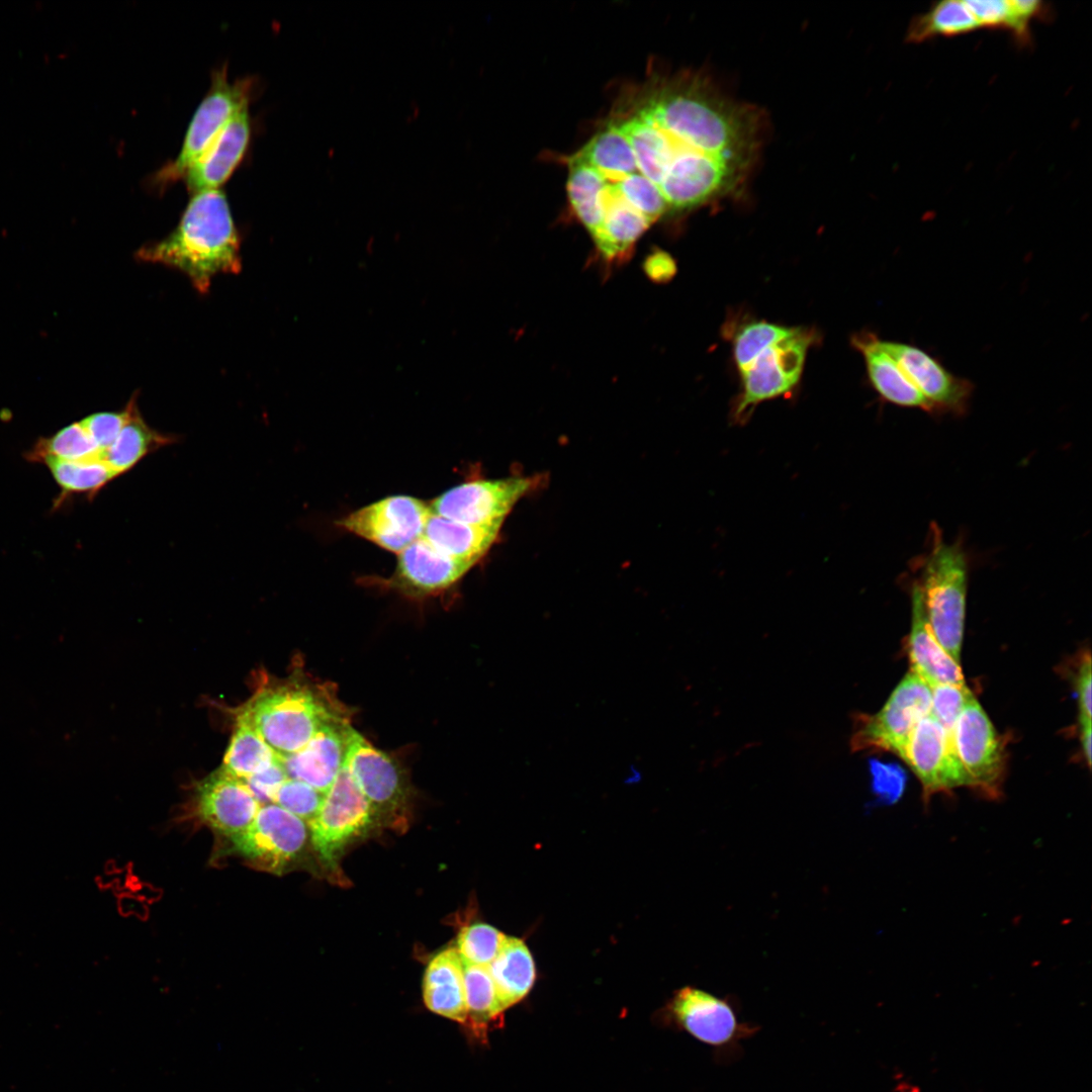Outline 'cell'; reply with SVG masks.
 Returning a JSON list of instances; mask_svg holds the SVG:
<instances>
[{"label":"cell","mask_w":1092,"mask_h":1092,"mask_svg":"<svg viewBox=\"0 0 1092 1092\" xmlns=\"http://www.w3.org/2000/svg\"><path fill=\"white\" fill-rule=\"evenodd\" d=\"M425 502L410 495H391L369 504L337 521V526L398 554L423 536L431 516Z\"/></svg>","instance_id":"obj_11"},{"label":"cell","mask_w":1092,"mask_h":1092,"mask_svg":"<svg viewBox=\"0 0 1092 1092\" xmlns=\"http://www.w3.org/2000/svg\"><path fill=\"white\" fill-rule=\"evenodd\" d=\"M280 756L264 741L249 722L238 715L237 725L221 767L229 774L242 779L258 774L276 761Z\"/></svg>","instance_id":"obj_31"},{"label":"cell","mask_w":1092,"mask_h":1092,"mask_svg":"<svg viewBox=\"0 0 1092 1092\" xmlns=\"http://www.w3.org/2000/svg\"><path fill=\"white\" fill-rule=\"evenodd\" d=\"M644 267L647 275L657 282L669 280L675 272L672 258L661 251L652 253L645 261Z\"/></svg>","instance_id":"obj_45"},{"label":"cell","mask_w":1092,"mask_h":1092,"mask_svg":"<svg viewBox=\"0 0 1092 1092\" xmlns=\"http://www.w3.org/2000/svg\"><path fill=\"white\" fill-rule=\"evenodd\" d=\"M931 690L913 672L907 673L874 715H857L851 749L886 750L899 757L920 719L930 713Z\"/></svg>","instance_id":"obj_8"},{"label":"cell","mask_w":1092,"mask_h":1092,"mask_svg":"<svg viewBox=\"0 0 1092 1092\" xmlns=\"http://www.w3.org/2000/svg\"><path fill=\"white\" fill-rule=\"evenodd\" d=\"M966 4L980 28L1005 29L1008 0H968Z\"/></svg>","instance_id":"obj_43"},{"label":"cell","mask_w":1092,"mask_h":1092,"mask_svg":"<svg viewBox=\"0 0 1092 1092\" xmlns=\"http://www.w3.org/2000/svg\"><path fill=\"white\" fill-rule=\"evenodd\" d=\"M535 484L528 477L476 479L458 484L429 504L432 514L471 525L504 522Z\"/></svg>","instance_id":"obj_12"},{"label":"cell","mask_w":1092,"mask_h":1092,"mask_svg":"<svg viewBox=\"0 0 1092 1092\" xmlns=\"http://www.w3.org/2000/svg\"><path fill=\"white\" fill-rule=\"evenodd\" d=\"M136 256L180 271L200 293L209 290L217 274L240 272L241 239L224 192L193 193L175 230L142 247Z\"/></svg>","instance_id":"obj_1"},{"label":"cell","mask_w":1092,"mask_h":1092,"mask_svg":"<svg viewBox=\"0 0 1092 1092\" xmlns=\"http://www.w3.org/2000/svg\"><path fill=\"white\" fill-rule=\"evenodd\" d=\"M872 790L880 804L892 805L904 793L906 786L905 771L893 763H883L877 759L870 761Z\"/></svg>","instance_id":"obj_41"},{"label":"cell","mask_w":1092,"mask_h":1092,"mask_svg":"<svg viewBox=\"0 0 1092 1092\" xmlns=\"http://www.w3.org/2000/svg\"><path fill=\"white\" fill-rule=\"evenodd\" d=\"M1045 16H1050V8L1041 1L1008 0L1005 30L1012 34L1019 46L1026 47L1031 41V21Z\"/></svg>","instance_id":"obj_40"},{"label":"cell","mask_w":1092,"mask_h":1092,"mask_svg":"<svg viewBox=\"0 0 1092 1092\" xmlns=\"http://www.w3.org/2000/svg\"><path fill=\"white\" fill-rule=\"evenodd\" d=\"M1091 726L1080 727V740L1082 751L1088 766L1091 765Z\"/></svg>","instance_id":"obj_46"},{"label":"cell","mask_w":1092,"mask_h":1092,"mask_svg":"<svg viewBox=\"0 0 1092 1092\" xmlns=\"http://www.w3.org/2000/svg\"><path fill=\"white\" fill-rule=\"evenodd\" d=\"M344 766L368 801L377 826L404 830L411 789L396 761L351 729Z\"/></svg>","instance_id":"obj_4"},{"label":"cell","mask_w":1092,"mask_h":1092,"mask_svg":"<svg viewBox=\"0 0 1092 1092\" xmlns=\"http://www.w3.org/2000/svg\"><path fill=\"white\" fill-rule=\"evenodd\" d=\"M239 715L280 757L300 750L323 728L351 722L332 684L299 675L263 688Z\"/></svg>","instance_id":"obj_2"},{"label":"cell","mask_w":1092,"mask_h":1092,"mask_svg":"<svg viewBox=\"0 0 1092 1092\" xmlns=\"http://www.w3.org/2000/svg\"><path fill=\"white\" fill-rule=\"evenodd\" d=\"M374 826L377 825L368 801L343 764L324 794L315 816L307 823L318 858L327 869L337 870L346 847Z\"/></svg>","instance_id":"obj_5"},{"label":"cell","mask_w":1092,"mask_h":1092,"mask_svg":"<svg viewBox=\"0 0 1092 1092\" xmlns=\"http://www.w3.org/2000/svg\"><path fill=\"white\" fill-rule=\"evenodd\" d=\"M396 555L395 571L387 584L414 597L449 588L474 565L440 552L423 536Z\"/></svg>","instance_id":"obj_16"},{"label":"cell","mask_w":1092,"mask_h":1092,"mask_svg":"<svg viewBox=\"0 0 1092 1092\" xmlns=\"http://www.w3.org/2000/svg\"><path fill=\"white\" fill-rule=\"evenodd\" d=\"M794 330L768 322H752L740 328L733 339V357L740 373L745 371L765 349Z\"/></svg>","instance_id":"obj_34"},{"label":"cell","mask_w":1092,"mask_h":1092,"mask_svg":"<svg viewBox=\"0 0 1092 1092\" xmlns=\"http://www.w3.org/2000/svg\"><path fill=\"white\" fill-rule=\"evenodd\" d=\"M423 998L430 1011L462 1025L465 1023L463 961L455 946L443 949L428 964L423 979Z\"/></svg>","instance_id":"obj_22"},{"label":"cell","mask_w":1092,"mask_h":1092,"mask_svg":"<svg viewBox=\"0 0 1092 1092\" xmlns=\"http://www.w3.org/2000/svg\"><path fill=\"white\" fill-rule=\"evenodd\" d=\"M930 690V714L952 737L954 724L973 694L966 685L939 684Z\"/></svg>","instance_id":"obj_38"},{"label":"cell","mask_w":1092,"mask_h":1092,"mask_svg":"<svg viewBox=\"0 0 1092 1092\" xmlns=\"http://www.w3.org/2000/svg\"><path fill=\"white\" fill-rule=\"evenodd\" d=\"M488 969L505 1010L530 992L536 978L532 954L525 942L517 937L507 936Z\"/></svg>","instance_id":"obj_26"},{"label":"cell","mask_w":1092,"mask_h":1092,"mask_svg":"<svg viewBox=\"0 0 1092 1092\" xmlns=\"http://www.w3.org/2000/svg\"><path fill=\"white\" fill-rule=\"evenodd\" d=\"M813 339L808 330L794 328L740 373L742 390L731 412L734 424L745 425L759 403L786 395L796 387Z\"/></svg>","instance_id":"obj_6"},{"label":"cell","mask_w":1092,"mask_h":1092,"mask_svg":"<svg viewBox=\"0 0 1092 1092\" xmlns=\"http://www.w3.org/2000/svg\"><path fill=\"white\" fill-rule=\"evenodd\" d=\"M675 1019L693 1036L709 1044H722L733 1036L736 1017L723 1000L700 989L685 987L671 1001Z\"/></svg>","instance_id":"obj_21"},{"label":"cell","mask_w":1092,"mask_h":1092,"mask_svg":"<svg viewBox=\"0 0 1092 1092\" xmlns=\"http://www.w3.org/2000/svg\"><path fill=\"white\" fill-rule=\"evenodd\" d=\"M177 441L175 436L151 428L133 402L129 418L114 442L101 451L100 457L116 476L130 470L144 457Z\"/></svg>","instance_id":"obj_27"},{"label":"cell","mask_w":1092,"mask_h":1092,"mask_svg":"<svg viewBox=\"0 0 1092 1092\" xmlns=\"http://www.w3.org/2000/svg\"><path fill=\"white\" fill-rule=\"evenodd\" d=\"M260 807L246 782L222 767L201 781L196 789L198 818L230 838L243 833L252 824Z\"/></svg>","instance_id":"obj_15"},{"label":"cell","mask_w":1092,"mask_h":1092,"mask_svg":"<svg viewBox=\"0 0 1092 1092\" xmlns=\"http://www.w3.org/2000/svg\"><path fill=\"white\" fill-rule=\"evenodd\" d=\"M932 632L948 655L960 663L968 587V564L959 543L944 540L931 526L930 548L916 581Z\"/></svg>","instance_id":"obj_3"},{"label":"cell","mask_w":1092,"mask_h":1092,"mask_svg":"<svg viewBox=\"0 0 1092 1092\" xmlns=\"http://www.w3.org/2000/svg\"><path fill=\"white\" fill-rule=\"evenodd\" d=\"M307 835L305 821L271 803L261 805L252 824L231 840L252 866L280 874L299 856Z\"/></svg>","instance_id":"obj_10"},{"label":"cell","mask_w":1092,"mask_h":1092,"mask_svg":"<svg viewBox=\"0 0 1092 1092\" xmlns=\"http://www.w3.org/2000/svg\"><path fill=\"white\" fill-rule=\"evenodd\" d=\"M952 742L967 777V787L985 799H1000L1006 762L1005 744L974 696L954 724Z\"/></svg>","instance_id":"obj_7"},{"label":"cell","mask_w":1092,"mask_h":1092,"mask_svg":"<svg viewBox=\"0 0 1092 1092\" xmlns=\"http://www.w3.org/2000/svg\"><path fill=\"white\" fill-rule=\"evenodd\" d=\"M852 344L862 355L870 383L882 399L897 406L935 415L933 406L883 347L882 339L864 332L855 335Z\"/></svg>","instance_id":"obj_20"},{"label":"cell","mask_w":1092,"mask_h":1092,"mask_svg":"<svg viewBox=\"0 0 1092 1092\" xmlns=\"http://www.w3.org/2000/svg\"><path fill=\"white\" fill-rule=\"evenodd\" d=\"M573 157L589 164L609 181L638 171L631 145L618 124L598 132Z\"/></svg>","instance_id":"obj_29"},{"label":"cell","mask_w":1092,"mask_h":1092,"mask_svg":"<svg viewBox=\"0 0 1092 1092\" xmlns=\"http://www.w3.org/2000/svg\"><path fill=\"white\" fill-rule=\"evenodd\" d=\"M979 28L966 1L944 0L913 17L906 31V41L916 43L936 36H957Z\"/></svg>","instance_id":"obj_30"},{"label":"cell","mask_w":1092,"mask_h":1092,"mask_svg":"<svg viewBox=\"0 0 1092 1092\" xmlns=\"http://www.w3.org/2000/svg\"><path fill=\"white\" fill-rule=\"evenodd\" d=\"M134 401L135 396H132L121 412L96 413L79 422L100 451L114 442L126 424Z\"/></svg>","instance_id":"obj_39"},{"label":"cell","mask_w":1092,"mask_h":1092,"mask_svg":"<svg viewBox=\"0 0 1092 1092\" xmlns=\"http://www.w3.org/2000/svg\"><path fill=\"white\" fill-rule=\"evenodd\" d=\"M287 778V772L279 759L245 782L260 805H265L274 803L279 788Z\"/></svg>","instance_id":"obj_42"},{"label":"cell","mask_w":1092,"mask_h":1092,"mask_svg":"<svg viewBox=\"0 0 1092 1092\" xmlns=\"http://www.w3.org/2000/svg\"><path fill=\"white\" fill-rule=\"evenodd\" d=\"M568 162V198L576 217L593 236L604 219V198L608 182L589 164L573 156Z\"/></svg>","instance_id":"obj_28"},{"label":"cell","mask_w":1092,"mask_h":1092,"mask_svg":"<svg viewBox=\"0 0 1092 1092\" xmlns=\"http://www.w3.org/2000/svg\"><path fill=\"white\" fill-rule=\"evenodd\" d=\"M251 119L248 107L239 111L222 128L209 148L185 172L192 192L219 189L241 163L250 143Z\"/></svg>","instance_id":"obj_18"},{"label":"cell","mask_w":1092,"mask_h":1092,"mask_svg":"<svg viewBox=\"0 0 1092 1092\" xmlns=\"http://www.w3.org/2000/svg\"><path fill=\"white\" fill-rule=\"evenodd\" d=\"M251 82H231L225 68L217 70L210 89L196 108L187 127L181 149L174 161L159 172L160 182L184 176L186 170L209 148L226 123L248 107Z\"/></svg>","instance_id":"obj_9"},{"label":"cell","mask_w":1092,"mask_h":1092,"mask_svg":"<svg viewBox=\"0 0 1092 1092\" xmlns=\"http://www.w3.org/2000/svg\"><path fill=\"white\" fill-rule=\"evenodd\" d=\"M883 347L933 406L935 415L962 416L975 390L974 383L950 372L936 357L904 342L882 340Z\"/></svg>","instance_id":"obj_14"},{"label":"cell","mask_w":1092,"mask_h":1092,"mask_svg":"<svg viewBox=\"0 0 1092 1092\" xmlns=\"http://www.w3.org/2000/svg\"><path fill=\"white\" fill-rule=\"evenodd\" d=\"M463 980L467 1007L463 1026L469 1035L485 1042L487 1032L492 1027L500 1026L505 1009L488 966L463 962Z\"/></svg>","instance_id":"obj_25"},{"label":"cell","mask_w":1092,"mask_h":1092,"mask_svg":"<svg viewBox=\"0 0 1092 1092\" xmlns=\"http://www.w3.org/2000/svg\"><path fill=\"white\" fill-rule=\"evenodd\" d=\"M651 222L607 185L604 219L593 238L607 260L622 259Z\"/></svg>","instance_id":"obj_24"},{"label":"cell","mask_w":1092,"mask_h":1092,"mask_svg":"<svg viewBox=\"0 0 1092 1092\" xmlns=\"http://www.w3.org/2000/svg\"><path fill=\"white\" fill-rule=\"evenodd\" d=\"M900 758L920 781L924 803L934 794L967 786L952 737L930 713L915 725Z\"/></svg>","instance_id":"obj_13"},{"label":"cell","mask_w":1092,"mask_h":1092,"mask_svg":"<svg viewBox=\"0 0 1092 1092\" xmlns=\"http://www.w3.org/2000/svg\"><path fill=\"white\" fill-rule=\"evenodd\" d=\"M503 523L471 525L431 514L423 537L440 552L475 565L496 540Z\"/></svg>","instance_id":"obj_23"},{"label":"cell","mask_w":1092,"mask_h":1092,"mask_svg":"<svg viewBox=\"0 0 1092 1092\" xmlns=\"http://www.w3.org/2000/svg\"><path fill=\"white\" fill-rule=\"evenodd\" d=\"M911 672L929 688L939 684L963 686L965 677L960 666L942 648L929 625L920 588L912 586V624L908 638Z\"/></svg>","instance_id":"obj_19"},{"label":"cell","mask_w":1092,"mask_h":1092,"mask_svg":"<svg viewBox=\"0 0 1092 1092\" xmlns=\"http://www.w3.org/2000/svg\"><path fill=\"white\" fill-rule=\"evenodd\" d=\"M352 728L350 722L329 725L300 750L280 757L288 778L304 782L325 794L343 767Z\"/></svg>","instance_id":"obj_17"},{"label":"cell","mask_w":1092,"mask_h":1092,"mask_svg":"<svg viewBox=\"0 0 1092 1092\" xmlns=\"http://www.w3.org/2000/svg\"><path fill=\"white\" fill-rule=\"evenodd\" d=\"M324 794L299 780L287 778L279 788L274 804L308 823L316 814Z\"/></svg>","instance_id":"obj_37"},{"label":"cell","mask_w":1092,"mask_h":1092,"mask_svg":"<svg viewBox=\"0 0 1092 1092\" xmlns=\"http://www.w3.org/2000/svg\"><path fill=\"white\" fill-rule=\"evenodd\" d=\"M1091 657L1088 652L1082 657L1076 675L1080 727L1091 726Z\"/></svg>","instance_id":"obj_44"},{"label":"cell","mask_w":1092,"mask_h":1092,"mask_svg":"<svg viewBox=\"0 0 1092 1092\" xmlns=\"http://www.w3.org/2000/svg\"><path fill=\"white\" fill-rule=\"evenodd\" d=\"M43 462L65 493L93 494L116 477L100 456L81 460L46 458Z\"/></svg>","instance_id":"obj_32"},{"label":"cell","mask_w":1092,"mask_h":1092,"mask_svg":"<svg viewBox=\"0 0 1092 1092\" xmlns=\"http://www.w3.org/2000/svg\"><path fill=\"white\" fill-rule=\"evenodd\" d=\"M507 935L495 927L476 922L462 927L456 940V948L463 962L489 966L502 948Z\"/></svg>","instance_id":"obj_36"},{"label":"cell","mask_w":1092,"mask_h":1092,"mask_svg":"<svg viewBox=\"0 0 1092 1092\" xmlns=\"http://www.w3.org/2000/svg\"><path fill=\"white\" fill-rule=\"evenodd\" d=\"M607 180V179H606ZM608 185L651 223L668 211L659 189L638 171Z\"/></svg>","instance_id":"obj_35"},{"label":"cell","mask_w":1092,"mask_h":1092,"mask_svg":"<svg viewBox=\"0 0 1092 1092\" xmlns=\"http://www.w3.org/2000/svg\"><path fill=\"white\" fill-rule=\"evenodd\" d=\"M101 451L89 437L81 424H71L53 436L39 439L32 449V460L57 458L63 460H81L100 456Z\"/></svg>","instance_id":"obj_33"}]
</instances>
